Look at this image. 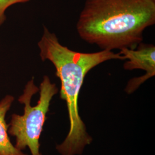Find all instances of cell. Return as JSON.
Listing matches in <instances>:
<instances>
[{"label": "cell", "instance_id": "obj_1", "mask_svg": "<svg viewBox=\"0 0 155 155\" xmlns=\"http://www.w3.org/2000/svg\"><path fill=\"white\" fill-rule=\"evenodd\" d=\"M38 45L43 61H49L55 67L56 75L61 82L60 97L66 101L70 121V130L65 140L56 149L61 155H81L92 138L79 115L78 99L87 74L94 67L110 60H123L119 52L102 50L83 53L74 51L59 42L55 34L44 26Z\"/></svg>", "mask_w": 155, "mask_h": 155}, {"label": "cell", "instance_id": "obj_2", "mask_svg": "<svg viewBox=\"0 0 155 155\" xmlns=\"http://www.w3.org/2000/svg\"><path fill=\"white\" fill-rule=\"evenodd\" d=\"M155 23V0H85L77 23L79 37L102 50L134 49Z\"/></svg>", "mask_w": 155, "mask_h": 155}, {"label": "cell", "instance_id": "obj_3", "mask_svg": "<svg viewBox=\"0 0 155 155\" xmlns=\"http://www.w3.org/2000/svg\"><path fill=\"white\" fill-rule=\"evenodd\" d=\"M59 91L55 84L47 75L43 77L38 88L34 78L28 81L18 101L24 104L22 115L14 113L8 124L9 134L16 139L15 147L23 150L28 147L31 155H42L39 139L43 132L47 114L54 95Z\"/></svg>", "mask_w": 155, "mask_h": 155}, {"label": "cell", "instance_id": "obj_4", "mask_svg": "<svg viewBox=\"0 0 155 155\" xmlns=\"http://www.w3.org/2000/svg\"><path fill=\"white\" fill-rule=\"evenodd\" d=\"M119 53L126 61L124 68L127 70H142L145 71L144 75L130 79L125 89L126 92L130 94L146 81L155 75V47L152 44L140 43L136 48H123Z\"/></svg>", "mask_w": 155, "mask_h": 155}, {"label": "cell", "instance_id": "obj_5", "mask_svg": "<svg viewBox=\"0 0 155 155\" xmlns=\"http://www.w3.org/2000/svg\"><path fill=\"white\" fill-rule=\"evenodd\" d=\"M14 101L15 97L11 95H6L0 101V155H28L12 143L8 132L6 116Z\"/></svg>", "mask_w": 155, "mask_h": 155}, {"label": "cell", "instance_id": "obj_6", "mask_svg": "<svg viewBox=\"0 0 155 155\" xmlns=\"http://www.w3.org/2000/svg\"><path fill=\"white\" fill-rule=\"evenodd\" d=\"M30 0H0V26L5 21V12L8 8L16 4L28 2Z\"/></svg>", "mask_w": 155, "mask_h": 155}]
</instances>
